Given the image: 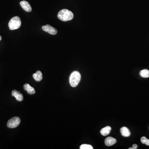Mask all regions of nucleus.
<instances>
[{"mask_svg":"<svg viewBox=\"0 0 149 149\" xmlns=\"http://www.w3.org/2000/svg\"><path fill=\"white\" fill-rule=\"evenodd\" d=\"M42 29L44 31L49 33L51 35H56V34H57V32H58L56 28L53 27L49 25H46L42 26Z\"/></svg>","mask_w":149,"mask_h":149,"instance_id":"5","label":"nucleus"},{"mask_svg":"<svg viewBox=\"0 0 149 149\" xmlns=\"http://www.w3.org/2000/svg\"><path fill=\"white\" fill-rule=\"evenodd\" d=\"M111 130H112V128L110 126H106L101 129L100 131V133L102 136H107L111 132Z\"/></svg>","mask_w":149,"mask_h":149,"instance_id":"12","label":"nucleus"},{"mask_svg":"<svg viewBox=\"0 0 149 149\" xmlns=\"http://www.w3.org/2000/svg\"><path fill=\"white\" fill-rule=\"evenodd\" d=\"M140 75L144 78H147L149 77V70L147 69L142 70L140 73Z\"/></svg>","mask_w":149,"mask_h":149,"instance_id":"13","label":"nucleus"},{"mask_svg":"<svg viewBox=\"0 0 149 149\" xmlns=\"http://www.w3.org/2000/svg\"><path fill=\"white\" fill-rule=\"evenodd\" d=\"M128 149H133V147H129Z\"/></svg>","mask_w":149,"mask_h":149,"instance_id":"18","label":"nucleus"},{"mask_svg":"<svg viewBox=\"0 0 149 149\" xmlns=\"http://www.w3.org/2000/svg\"><path fill=\"white\" fill-rule=\"evenodd\" d=\"M25 90L30 94H33L35 93V90L33 87H31L29 84H25L24 85Z\"/></svg>","mask_w":149,"mask_h":149,"instance_id":"10","label":"nucleus"},{"mask_svg":"<svg viewBox=\"0 0 149 149\" xmlns=\"http://www.w3.org/2000/svg\"><path fill=\"white\" fill-rule=\"evenodd\" d=\"M12 95L16 98L17 100L19 102H21L23 100V96L22 94L20 93L19 91H17L16 90H13L12 92Z\"/></svg>","mask_w":149,"mask_h":149,"instance_id":"7","label":"nucleus"},{"mask_svg":"<svg viewBox=\"0 0 149 149\" xmlns=\"http://www.w3.org/2000/svg\"><path fill=\"white\" fill-rule=\"evenodd\" d=\"M141 142L142 144H145L147 145H149V140L145 137H142L141 138Z\"/></svg>","mask_w":149,"mask_h":149,"instance_id":"15","label":"nucleus"},{"mask_svg":"<svg viewBox=\"0 0 149 149\" xmlns=\"http://www.w3.org/2000/svg\"><path fill=\"white\" fill-rule=\"evenodd\" d=\"M121 135L125 137H128L130 136L131 135V132L130 130L128 129V128L126 127H123L121 128Z\"/></svg>","mask_w":149,"mask_h":149,"instance_id":"9","label":"nucleus"},{"mask_svg":"<svg viewBox=\"0 0 149 149\" xmlns=\"http://www.w3.org/2000/svg\"><path fill=\"white\" fill-rule=\"evenodd\" d=\"M133 149H136L138 148V145H137L136 144H133Z\"/></svg>","mask_w":149,"mask_h":149,"instance_id":"16","label":"nucleus"},{"mask_svg":"<svg viewBox=\"0 0 149 149\" xmlns=\"http://www.w3.org/2000/svg\"><path fill=\"white\" fill-rule=\"evenodd\" d=\"M21 25V21L18 16L13 17L9 22V28L10 30H17L20 27Z\"/></svg>","mask_w":149,"mask_h":149,"instance_id":"3","label":"nucleus"},{"mask_svg":"<svg viewBox=\"0 0 149 149\" xmlns=\"http://www.w3.org/2000/svg\"><path fill=\"white\" fill-rule=\"evenodd\" d=\"M20 4L22 8L27 12H31L32 11V7L30 3L27 1H23L20 2Z\"/></svg>","mask_w":149,"mask_h":149,"instance_id":"6","label":"nucleus"},{"mask_svg":"<svg viewBox=\"0 0 149 149\" xmlns=\"http://www.w3.org/2000/svg\"><path fill=\"white\" fill-rule=\"evenodd\" d=\"M20 123V118L18 117H15L8 121L7 123V126L8 128H16L19 125Z\"/></svg>","mask_w":149,"mask_h":149,"instance_id":"4","label":"nucleus"},{"mask_svg":"<svg viewBox=\"0 0 149 149\" xmlns=\"http://www.w3.org/2000/svg\"><path fill=\"white\" fill-rule=\"evenodd\" d=\"M33 77L36 81L39 82L41 81L43 78L42 74L40 70H38L37 72L33 75Z\"/></svg>","mask_w":149,"mask_h":149,"instance_id":"11","label":"nucleus"},{"mask_svg":"<svg viewBox=\"0 0 149 149\" xmlns=\"http://www.w3.org/2000/svg\"><path fill=\"white\" fill-rule=\"evenodd\" d=\"M1 40H2V37L0 35V41H1Z\"/></svg>","mask_w":149,"mask_h":149,"instance_id":"17","label":"nucleus"},{"mask_svg":"<svg viewBox=\"0 0 149 149\" xmlns=\"http://www.w3.org/2000/svg\"><path fill=\"white\" fill-rule=\"evenodd\" d=\"M80 149H93V147L90 145L83 144L80 147Z\"/></svg>","mask_w":149,"mask_h":149,"instance_id":"14","label":"nucleus"},{"mask_svg":"<svg viewBox=\"0 0 149 149\" xmlns=\"http://www.w3.org/2000/svg\"><path fill=\"white\" fill-rule=\"evenodd\" d=\"M81 80V75L78 71H74L71 73L69 78L70 85L73 88L77 87Z\"/></svg>","mask_w":149,"mask_h":149,"instance_id":"2","label":"nucleus"},{"mask_svg":"<svg viewBox=\"0 0 149 149\" xmlns=\"http://www.w3.org/2000/svg\"><path fill=\"white\" fill-rule=\"evenodd\" d=\"M57 16L59 19L65 22L72 20L74 17L73 13L66 9H64L60 11Z\"/></svg>","mask_w":149,"mask_h":149,"instance_id":"1","label":"nucleus"},{"mask_svg":"<svg viewBox=\"0 0 149 149\" xmlns=\"http://www.w3.org/2000/svg\"><path fill=\"white\" fill-rule=\"evenodd\" d=\"M117 140L112 137H109L105 140V144L107 146H111L116 143Z\"/></svg>","mask_w":149,"mask_h":149,"instance_id":"8","label":"nucleus"}]
</instances>
